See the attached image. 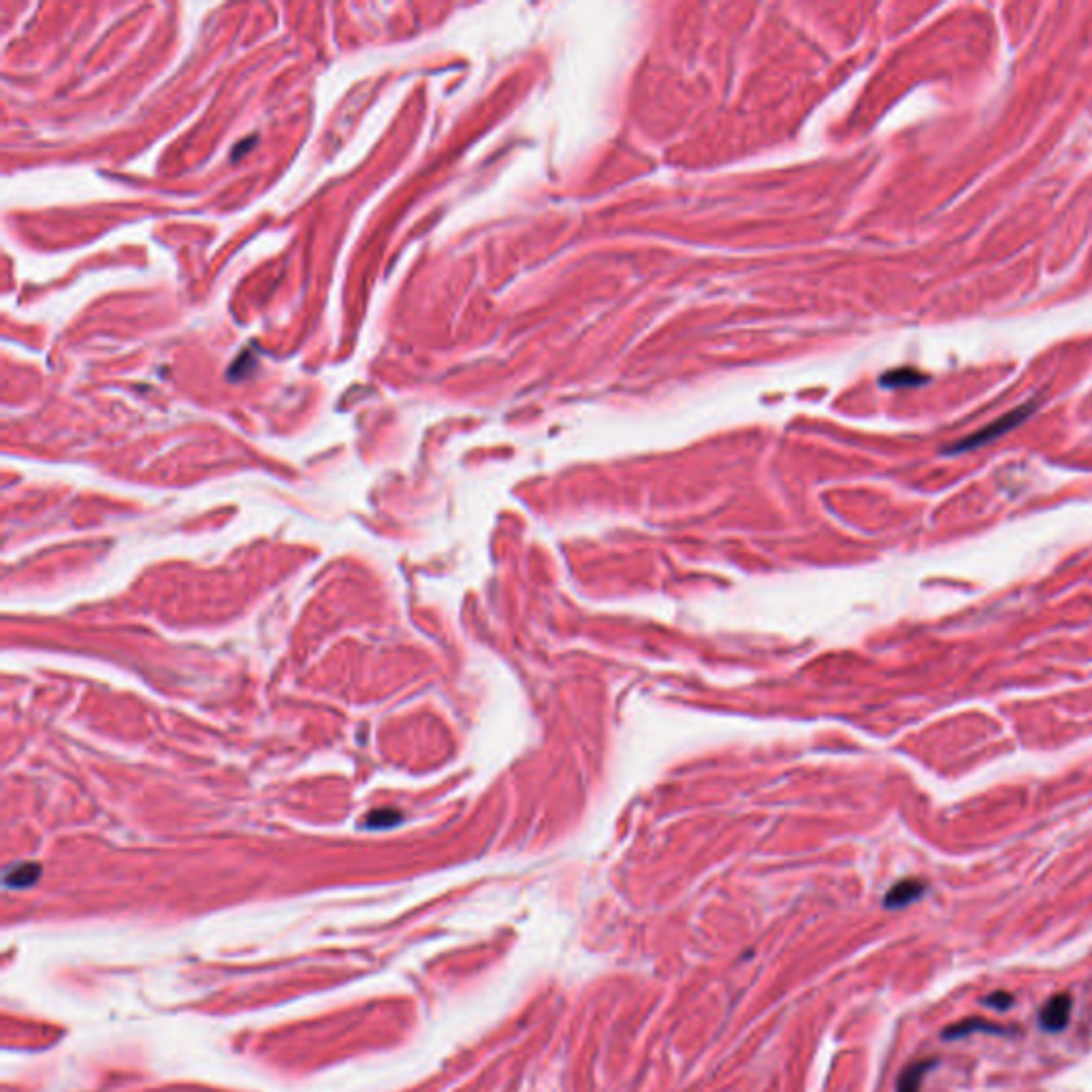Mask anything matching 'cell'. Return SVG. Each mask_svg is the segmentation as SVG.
Wrapping results in <instances>:
<instances>
[{
    "label": "cell",
    "instance_id": "1",
    "mask_svg": "<svg viewBox=\"0 0 1092 1092\" xmlns=\"http://www.w3.org/2000/svg\"><path fill=\"white\" fill-rule=\"evenodd\" d=\"M1032 410H1035V403H1032V402L1024 403V406H1020V407H1016V410H1011L1009 414L1000 417L999 421H995L992 425H988L986 429L977 431V433L969 435V438H964V440H960V442H956L953 446H949L948 453H963V450L977 449V446H981V444H988V442L995 440V438H999V435L1007 433L1009 429L1018 427L1020 423H1022L1024 418H1026L1028 414L1032 412Z\"/></svg>",
    "mask_w": 1092,
    "mask_h": 1092
},
{
    "label": "cell",
    "instance_id": "6",
    "mask_svg": "<svg viewBox=\"0 0 1092 1092\" xmlns=\"http://www.w3.org/2000/svg\"><path fill=\"white\" fill-rule=\"evenodd\" d=\"M39 875V866L37 864H19L13 873L7 875V885H13V888H24V885L33 884L37 881Z\"/></svg>",
    "mask_w": 1092,
    "mask_h": 1092
},
{
    "label": "cell",
    "instance_id": "3",
    "mask_svg": "<svg viewBox=\"0 0 1092 1092\" xmlns=\"http://www.w3.org/2000/svg\"><path fill=\"white\" fill-rule=\"evenodd\" d=\"M975 1032H988V1035H1009V1032H1014L1011 1028L1000 1026V1024L990 1022V1020L984 1018H969L963 1020V1022H956L952 1026L945 1028L941 1032L945 1042H956V1039H964L969 1035H975Z\"/></svg>",
    "mask_w": 1092,
    "mask_h": 1092
},
{
    "label": "cell",
    "instance_id": "4",
    "mask_svg": "<svg viewBox=\"0 0 1092 1092\" xmlns=\"http://www.w3.org/2000/svg\"><path fill=\"white\" fill-rule=\"evenodd\" d=\"M924 892H926V885L921 884V881H917V879L898 881V884L894 885V888L890 890L888 894H885L884 903H885V907H888V909L907 907V905L916 903L917 898L924 896Z\"/></svg>",
    "mask_w": 1092,
    "mask_h": 1092
},
{
    "label": "cell",
    "instance_id": "5",
    "mask_svg": "<svg viewBox=\"0 0 1092 1092\" xmlns=\"http://www.w3.org/2000/svg\"><path fill=\"white\" fill-rule=\"evenodd\" d=\"M937 1067V1060H917V1063L909 1064L907 1069L900 1074V1079H898V1092H920L921 1079L924 1075L928 1074L931 1069Z\"/></svg>",
    "mask_w": 1092,
    "mask_h": 1092
},
{
    "label": "cell",
    "instance_id": "2",
    "mask_svg": "<svg viewBox=\"0 0 1092 1092\" xmlns=\"http://www.w3.org/2000/svg\"><path fill=\"white\" fill-rule=\"evenodd\" d=\"M1074 1000L1069 995H1056L1039 1011V1026L1046 1032H1058L1067 1028L1071 1018Z\"/></svg>",
    "mask_w": 1092,
    "mask_h": 1092
},
{
    "label": "cell",
    "instance_id": "7",
    "mask_svg": "<svg viewBox=\"0 0 1092 1092\" xmlns=\"http://www.w3.org/2000/svg\"><path fill=\"white\" fill-rule=\"evenodd\" d=\"M981 1003L988 1005V1007H992V1009H999V1011H1005V1009H1009L1011 1005H1014V996L1009 995V992H1005V990H996V992H992V995L984 996V999H981Z\"/></svg>",
    "mask_w": 1092,
    "mask_h": 1092
}]
</instances>
